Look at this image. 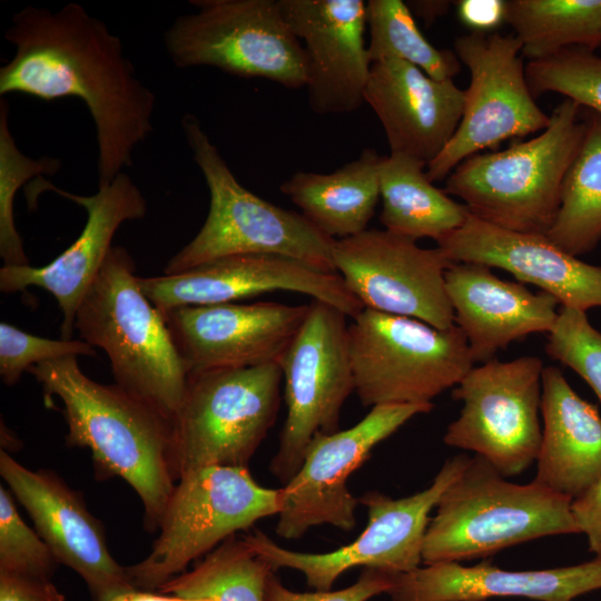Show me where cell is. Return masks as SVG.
<instances>
[{
    "label": "cell",
    "instance_id": "1",
    "mask_svg": "<svg viewBox=\"0 0 601 601\" xmlns=\"http://www.w3.org/2000/svg\"><path fill=\"white\" fill-rule=\"evenodd\" d=\"M4 38L16 50L0 68V96L79 98L95 125L98 185L131 166L152 131L156 96L136 76L121 39L75 2L58 10L26 6Z\"/></svg>",
    "mask_w": 601,
    "mask_h": 601
},
{
    "label": "cell",
    "instance_id": "2",
    "mask_svg": "<svg viewBox=\"0 0 601 601\" xmlns=\"http://www.w3.org/2000/svg\"><path fill=\"white\" fill-rule=\"evenodd\" d=\"M47 402L57 396L68 426L66 443L91 452L97 479L119 476L144 505V525L158 531L176 485L173 422L117 384L89 378L77 357L47 361L29 371Z\"/></svg>",
    "mask_w": 601,
    "mask_h": 601
},
{
    "label": "cell",
    "instance_id": "3",
    "mask_svg": "<svg viewBox=\"0 0 601 601\" xmlns=\"http://www.w3.org/2000/svg\"><path fill=\"white\" fill-rule=\"evenodd\" d=\"M138 277L130 254L112 246L78 306L75 331L105 351L115 384L173 422L189 373L164 314L142 293Z\"/></svg>",
    "mask_w": 601,
    "mask_h": 601
},
{
    "label": "cell",
    "instance_id": "4",
    "mask_svg": "<svg viewBox=\"0 0 601 601\" xmlns=\"http://www.w3.org/2000/svg\"><path fill=\"white\" fill-rule=\"evenodd\" d=\"M587 129L585 108L565 98L539 136L464 159L446 177L444 191L487 224L545 236L556 218L566 174Z\"/></svg>",
    "mask_w": 601,
    "mask_h": 601
},
{
    "label": "cell",
    "instance_id": "5",
    "mask_svg": "<svg viewBox=\"0 0 601 601\" xmlns=\"http://www.w3.org/2000/svg\"><path fill=\"white\" fill-rule=\"evenodd\" d=\"M571 502L534 481L511 482L475 455L440 497L422 562L461 563L543 536L580 534Z\"/></svg>",
    "mask_w": 601,
    "mask_h": 601
},
{
    "label": "cell",
    "instance_id": "6",
    "mask_svg": "<svg viewBox=\"0 0 601 601\" xmlns=\"http://www.w3.org/2000/svg\"><path fill=\"white\" fill-rule=\"evenodd\" d=\"M181 128L208 187L209 208L199 231L167 262L164 275L242 254L283 255L336 273L334 239L318 231L302 214L278 207L243 187L196 116L186 114Z\"/></svg>",
    "mask_w": 601,
    "mask_h": 601
},
{
    "label": "cell",
    "instance_id": "7",
    "mask_svg": "<svg viewBox=\"0 0 601 601\" xmlns=\"http://www.w3.org/2000/svg\"><path fill=\"white\" fill-rule=\"evenodd\" d=\"M348 341L354 392L364 406L432 403L475 363L459 326L439 329L370 308L348 325Z\"/></svg>",
    "mask_w": 601,
    "mask_h": 601
},
{
    "label": "cell",
    "instance_id": "8",
    "mask_svg": "<svg viewBox=\"0 0 601 601\" xmlns=\"http://www.w3.org/2000/svg\"><path fill=\"white\" fill-rule=\"evenodd\" d=\"M279 510L280 489L259 485L248 467L213 465L185 473L176 482L150 553L127 568L131 584L158 590L191 561Z\"/></svg>",
    "mask_w": 601,
    "mask_h": 601
},
{
    "label": "cell",
    "instance_id": "9",
    "mask_svg": "<svg viewBox=\"0 0 601 601\" xmlns=\"http://www.w3.org/2000/svg\"><path fill=\"white\" fill-rule=\"evenodd\" d=\"M282 378L278 363L189 374L173 418L176 480L205 466L247 467L276 421Z\"/></svg>",
    "mask_w": 601,
    "mask_h": 601
},
{
    "label": "cell",
    "instance_id": "10",
    "mask_svg": "<svg viewBox=\"0 0 601 601\" xmlns=\"http://www.w3.org/2000/svg\"><path fill=\"white\" fill-rule=\"evenodd\" d=\"M164 32L177 68L213 67L297 89L307 83V58L277 0H191Z\"/></svg>",
    "mask_w": 601,
    "mask_h": 601
},
{
    "label": "cell",
    "instance_id": "11",
    "mask_svg": "<svg viewBox=\"0 0 601 601\" xmlns=\"http://www.w3.org/2000/svg\"><path fill=\"white\" fill-rule=\"evenodd\" d=\"M346 314L312 299L279 361L287 415L270 472L284 484L300 467L312 440L339 431L341 410L354 392Z\"/></svg>",
    "mask_w": 601,
    "mask_h": 601
},
{
    "label": "cell",
    "instance_id": "12",
    "mask_svg": "<svg viewBox=\"0 0 601 601\" xmlns=\"http://www.w3.org/2000/svg\"><path fill=\"white\" fill-rule=\"evenodd\" d=\"M470 459L460 454L446 460L431 485L410 496L393 499L378 491L365 493L358 501L367 509L366 528L353 542L339 549L326 553L292 551L260 531L247 534L245 539L273 570L300 571L316 591H329L342 573L355 566L392 574L411 572L422 563L431 511Z\"/></svg>",
    "mask_w": 601,
    "mask_h": 601
},
{
    "label": "cell",
    "instance_id": "13",
    "mask_svg": "<svg viewBox=\"0 0 601 601\" xmlns=\"http://www.w3.org/2000/svg\"><path fill=\"white\" fill-rule=\"evenodd\" d=\"M543 368L536 356L493 358L473 367L452 391L462 408L444 443L474 452L505 477L524 472L541 444Z\"/></svg>",
    "mask_w": 601,
    "mask_h": 601
},
{
    "label": "cell",
    "instance_id": "14",
    "mask_svg": "<svg viewBox=\"0 0 601 601\" xmlns=\"http://www.w3.org/2000/svg\"><path fill=\"white\" fill-rule=\"evenodd\" d=\"M522 45L513 36L471 32L454 41V52L470 71L460 125L441 154L426 166L434 183L446 178L464 159L510 138L544 130L550 116L530 90Z\"/></svg>",
    "mask_w": 601,
    "mask_h": 601
},
{
    "label": "cell",
    "instance_id": "15",
    "mask_svg": "<svg viewBox=\"0 0 601 601\" xmlns=\"http://www.w3.org/2000/svg\"><path fill=\"white\" fill-rule=\"evenodd\" d=\"M336 273L364 308L406 316L435 328L455 325L445 288L452 265L442 250L386 229L366 230L333 244Z\"/></svg>",
    "mask_w": 601,
    "mask_h": 601
},
{
    "label": "cell",
    "instance_id": "16",
    "mask_svg": "<svg viewBox=\"0 0 601 601\" xmlns=\"http://www.w3.org/2000/svg\"><path fill=\"white\" fill-rule=\"evenodd\" d=\"M433 407V403L376 405L354 426L315 436L298 471L280 487L277 535L298 539L322 524L352 530L359 501L348 490V476L378 443Z\"/></svg>",
    "mask_w": 601,
    "mask_h": 601
},
{
    "label": "cell",
    "instance_id": "17",
    "mask_svg": "<svg viewBox=\"0 0 601 601\" xmlns=\"http://www.w3.org/2000/svg\"><path fill=\"white\" fill-rule=\"evenodd\" d=\"M32 183L30 194L55 191L83 207L87 220L77 239L49 264L41 267L3 265L0 290L17 293L36 286L50 293L62 312L61 339L70 341L78 306L112 248L116 231L126 221L142 219L147 200L126 173L98 185V191L91 196L62 190L42 177Z\"/></svg>",
    "mask_w": 601,
    "mask_h": 601
},
{
    "label": "cell",
    "instance_id": "18",
    "mask_svg": "<svg viewBox=\"0 0 601 601\" xmlns=\"http://www.w3.org/2000/svg\"><path fill=\"white\" fill-rule=\"evenodd\" d=\"M138 283L161 313L181 306L227 304L276 290L305 294L352 318L364 309L337 273L276 254L226 256L175 275L138 277Z\"/></svg>",
    "mask_w": 601,
    "mask_h": 601
},
{
    "label": "cell",
    "instance_id": "19",
    "mask_svg": "<svg viewBox=\"0 0 601 601\" xmlns=\"http://www.w3.org/2000/svg\"><path fill=\"white\" fill-rule=\"evenodd\" d=\"M0 474L58 563L83 579L95 601L136 590L110 554L101 522L56 472L27 469L1 450Z\"/></svg>",
    "mask_w": 601,
    "mask_h": 601
},
{
    "label": "cell",
    "instance_id": "20",
    "mask_svg": "<svg viewBox=\"0 0 601 601\" xmlns=\"http://www.w3.org/2000/svg\"><path fill=\"white\" fill-rule=\"evenodd\" d=\"M308 308L309 304L227 303L181 306L162 314L191 374L279 363Z\"/></svg>",
    "mask_w": 601,
    "mask_h": 601
},
{
    "label": "cell",
    "instance_id": "21",
    "mask_svg": "<svg viewBox=\"0 0 601 601\" xmlns=\"http://www.w3.org/2000/svg\"><path fill=\"white\" fill-rule=\"evenodd\" d=\"M282 14L303 41L311 109L349 114L365 102L372 61L365 41L363 0H277Z\"/></svg>",
    "mask_w": 601,
    "mask_h": 601
},
{
    "label": "cell",
    "instance_id": "22",
    "mask_svg": "<svg viewBox=\"0 0 601 601\" xmlns=\"http://www.w3.org/2000/svg\"><path fill=\"white\" fill-rule=\"evenodd\" d=\"M436 243L451 262L504 269L520 283L552 295L563 307L583 312L601 307V267L565 253L543 235L502 229L470 214L460 228Z\"/></svg>",
    "mask_w": 601,
    "mask_h": 601
},
{
    "label": "cell",
    "instance_id": "23",
    "mask_svg": "<svg viewBox=\"0 0 601 601\" xmlns=\"http://www.w3.org/2000/svg\"><path fill=\"white\" fill-rule=\"evenodd\" d=\"M364 98L384 128L390 154L427 166L455 134L465 93L453 80H435L413 65L386 59L372 63Z\"/></svg>",
    "mask_w": 601,
    "mask_h": 601
},
{
    "label": "cell",
    "instance_id": "24",
    "mask_svg": "<svg viewBox=\"0 0 601 601\" xmlns=\"http://www.w3.org/2000/svg\"><path fill=\"white\" fill-rule=\"evenodd\" d=\"M445 288L474 362L493 359L511 342L532 333L549 334L559 316L555 297L501 279L482 264L452 263Z\"/></svg>",
    "mask_w": 601,
    "mask_h": 601
},
{
    "label": "cell",
    "instance_id": "25",
    "mask_svg": "<svg viewBox=\"0 0 601 601\" xmlns=\"http://www.w3.org/2000/svg\"><path fill=\"white\" fill-rule=\"evenodd\" d=\"M601 589V559L562 568L509 571L487 561L465 566L460 562L428 564L396 574L387 593L392 601H485L528 598L573 601Z\"/></svg>",
    "mask_w": 601,
    "mask_h": 601
},
{
    "label": "cell",
    "instance_id": "26",
    "mask_svg": "<svg viewBox=\"0 0 601 601\" xmlns=\"http://www.w3.org/2000/svg\"><path fill=\"white\" fill-rule=\"evenodd\" d=\"M541 414L533 481L572 501L601 481V416L555 366L542 372Z\"/></svg>",
    "mask_w": 601,
    "mask_h": 601
},
{
    "label": "cell",
    "instance_id": "27",
    "mask_svg": "<svg viewBox=\"0 0 601 601\" xmlns=\"http://www.w3.org/2000/svg\"><path fill=\"white\" fill-rule=\"evenodd\" d=\"M382 156L365 148L333 173L297 171L279 185L302 215L323 235L343 239L367 229L380 194Z\"/></svg>",
    "mask_w": 601,
    "mask_h": 601
},
{
    "label": "cell",
    "instance_id": "28",
    "mask_svg": "<svg viewBox=\"0 0 601 601\" xmlns=\"http://www.w3.org/2000/svg\"><path fill=\"white\" fill-rule=\"evenodd\" d=\"M425 164L390 154L380 164V221L384 229L414 240L435 242L460 228L470 211L427 178Z\"/></svg>",
    "mask_w": 601,
    "mask_h": 601
},
{
    "label": "cell",
    "instance_id": "29",
    "mask_svg": "<svg viewBox=\"0 0 601 601\" xmlns=\"http://www.w3.org/2000/svg\"><path fill=\"white\" fill-rule=\"evenodd\" d=\"M505 22L529 61L572 47L595 51L601 43V0H509Z\"/></svg>",
    "mask_w": 601,
    "mask_h": 601
},
{
    "label": "cell",
    "instance_id": "30",
    "mask_svg": "<svg viewBox=\"0 0 601 601\" xmlns=\"http://www.w3.org/2000/svg\"><path fill=\"white\" fill-rule=\"evenodd\" d=\"M585 112V137L566 174L556 218L545 235L575 257L601 242V115Z\"/></svg>",
    "mask_w": 601,
    "mask_h": 601
},
{
    "label": "cell",
    "instance_id": "31",
    "mask_svg": "<svg viewBox=\"0 0 601 601\" xmlns=\"http://www.w3.org/2000/svg\"><path fill=\"white\" fill-rule=\"evenodd\" d=\"M272 566L243 539L228 538L190 571L164 583L158 592L215 601H264Z\"/></svg>",
    "mask_w": 601,
    "mask_h": 601
},
{
    "label": "cell",
    "instance_id": "32",
    "mask_svg": "<svg viewBox=\"0 0 601 601\" xmlns=\"http://www.w3.org/2000/svg\"><path fill=\"white\" fill-rule=\"evenodd\" d=\"M366 26L372 63L402 60L440 81L453 80L461 70L454 50L432 46L417 28L408 6L401 0L367 1Z\"/></svg>",
    "mask_w": 601,
    "mask_h": 601
},
{
    "label": "cell",
    "instance_id": "33",
    "mask_svg": "<svg viewBox=\"0 0 601 601\" xmlns=\"http://www.w3.org/2000/svg\"><path fill=\"white\" fill-rule=\"evenodd\" d=\"M9 108L0 102V256L6 266L29 265L13 216L17 191L32 178L55 175L61 168L58 158L32 159L22 154L9 129Z\"/></svg>",
    "mask_w": 601,
    "mask_h": 601
},
{
    "label": "cell",
    "instance_id": "34",
    "mask_svg": "<svg viewBox=\"0 0 601 601\" xmlns=\"http://www.w3.org/2000/svg\"><path fill=\"white\" fill-rule=\"evenodd\" d=\"M526 80L533 97L556 92L601 115V56L582 47L528 61Z\"/></svg>",
    "mask_w": 601,
    "mask_h": 601
},
{
    "label": "cell",
    "instance_id": "35",
    "mask_svg": "<svg viewBox=\"0 0 601 601\" xmlns=\"http://www.w3.org/2000/svg\"><path fill=\"white\" fill-rule=\"evenodd\" d=\"M545 351L579 374L601 402V332L591 325L585 312L561 306Z\"/></svg>",
    "mask_w": 601,
    "mask_h": 601
},
{
    "label": "cell",
    "instance_id": "36",
    "mask_svg": "<svg viewBox=\"0 0 601 601\" xmlns=\"http://www.w3.org/2000/svg\"><path fill=\"white\" fill-rule=\"evenodd\" d=\"M57 559L37 531L21 519L12 496L0 486V571L50 579Z\"/></svg>",
    "mask_w": 601,
    "mask_h": 601
},
{
    "label": "cell",
    "instance_id": "37",
    "mask_svg": "<svg viewBox=\"0 0 601 601\" xmlns=\"http://www.w3.org/2000/svg\"><path fill=\"white\" fill-rule=\"evenodd\" d=\"M69 356H96V348L81 339L46 338L0 323V375L8 386L35 365Z\"/></svg>",
    "mask_w": 601,
    "mask_h": 601
},
{
    "label": "cell",
    "instance_id": "38",
    "mask_svg": "<svg viewBox=\"0 0 601 601\" xmlns=\"http://www.w3.org/2000/svg\"><path fill=\"white\" fill-rule=\"evenodd\" d=\"M396 574L376 569H364L358 580L338 591L294 592L285 588L272 573L266 582L264 601H367L388 593Z\"/></svg>",
    "mask_w": 601,
    "mask_h": 601
},
{
    "label": "cell",
    "instance_id": "39",
    "mask_svg": "<svg viewBox=\"0 0 601 601\" xmlns=\"http://www.w3.org/2000/svg\"><path fill=\"white\" fill-rule=\"evenodd\" d=\"M0 601H65L50 579L0 571Z\"/></svg>",
    "mask_w": 601,
    "mask_h": 601
},
{
    "label": "cell",
    "instance_id": "40",
    "mask_svg": "<svg viewBox=\"0 0 601 601\" xmlns=\"http://www.w3.org/2000/svg\"><path fill=\"white\" fill-rule=\"evenodd\" d=\"M571 511L580 534L587 539L589 552L601 559V481L572 500Z\"/></svg>",
    "mask_w": 601,
    "mask_h": 601
},
{
    "label": "cell",
    "instance_id": "41",
    "mask_svg": "<svg viewBox=\"0 0 601 601\" xmlns=\"http://www.w3.org/2000/svg\"><path fill=\"white\" fill-rule=\"evenodd\" d=\"M456 3L460 20L473 32H487L505 22L506 1L462 0Z\"/></svg>",
    "mask_w": 601,
    "mask_h": 601
},
{
    "label": "cell",
    "instance_id": "42",
    "mask_svg": "<svg viewBox=\"0 0 601 601\" xmlns=\"http://www.w3.org/2000/svg\"><path fill=\"white\" fill-rule=\"evenodd\" d=\"M450 3V1L420 0L410 1L407 6L413 14L418 16L426 23L431 24L439 17L447 12Z\"/></svg>",
    "mask_w": 601,
    "mask_h": 601
},
{
    "label": "cell",
    "instance_id": "43",
    "mask_svg": "<svg viewBox=\"0 0 601 601\" xmlns=\"http://www.w3.org/2000/svg\"><path fill=\"white\" fill-rule=\"evenodd\" d=\"M109 601H215L213 599H189L174 594L154 593L145 590H132L116 595Z\"/></svg>",
    "mask_w": 601,
    "mask_h": 601
},
{
    "label": "cell",
    "instance_id": "44",
    "mask_svg": "<svg viewBox=\"0 0 601 601\" xmlns=\"http://www.w3.org/2000/svg\"><path fill=\"white\" fill-rule=\"evenodd\" d=\"M599 49H601V43H600V47H599Z\"/></svg>",
    "mask_w": 601,
    "mask_h": 601
}]
</instances>
